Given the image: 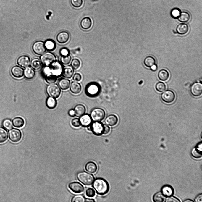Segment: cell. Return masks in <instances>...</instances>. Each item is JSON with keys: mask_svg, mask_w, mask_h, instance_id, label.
<instances>
[{"mask_svg": "<svg viewBox=\"0 0 202 202\" xmlns=\"http://www.w3.org/2000/svg\"><path fill=\"white\" fill-rule=\"evenodd\" d=\"M30 62V66L34 70H38L41 67L42 63L40 60L38 58L33 59Z\"/></svg>", "mask_w": 202, "mask_h": 202, "instance_id": "836d02e7", "label": "cell"}, {"mask_svg": "<svg viewBox=\"0 0 202 202\" xmlns=\"http://www.w3.org/2000/svg\"><path fill=\"white\" fill-rule=\"evenodd\" d=\"M72 58L70 55L65 56H61L60 58L61 63L64 65H67L70 62Z\"/></svg>", "mask_w": 202, "mask_h": 202, "instance_id": "f6af8a7d", "label": "cell"}, {"mask_svg": "<svg viewBox=\"0 0 202 202\" xmlns=\"http://www.w3.org/2000/svg\"><path fill=\"white\" fill-rule=\"evenodd\" d=\"M118 121L117 117L114 114L109 115L106 118L105 120V124L111 126L115 125L117 123Z\"/></svg>", "mask_w": 202, "mask_h": 202, "instance_id": "7402d4cb", "label": "cell"}, {"mask_svg": "<svg viewBox=\"0 0 202 202\" xmlns=\"http://www.w3.org/2000/svg\"><path fill=\"white\" fill-rule=\"evenodd\" d=\"M35 75V72L34 70L32 68L28 67L24 70L25 77L28 79H31L33 78Z\"/></svg>", "mask_w": 202, "mask_h": 202, "instance_id": "83f0119b", "label": "cell"}, {"mask_svg": "<svg viewBox=\"0 0 202 202\" xmlns=\"http://www.w3.org/2000/svg\"><path fill=\"white\" fill-rule=\"evenodd\" d=\"M78 180L85 185H92L95 180L94 176L86 172L82 171L78 173L77 174Z\"/></svg>", "mask_w": 202, "mask_h": 202, "instance_id": "3957f363", "label": "cell"}, {"mask_svg": "<svg viewBox=\"0 0 202 202\" xmlns=\"http://www.w3.org/2000/svg\"><path fill=\"white\" fill-rule=\"evenodd\" d=\"M79 120L81 125L84 127H88L91 124L92 120L90 115L84 114L80 117Z\"/></svg>", "mask_w": 202, "mask_h": 202, "instance_id": "ac0fdd59", "label": "cell"}, {"mask_svg": "<svg viewBox=\"0 0 202 202\" xmlns=\"http://www.w3.org/2000/svg\"><path fill=\"white\" fill-rule=\"evenodd\" d=\"M46 91L50 96L56 98L59 96L61 90L58 85L56 84H52L47 86Z\"/></svg>", "mask_w": 202, "mask_h": 202, "instance_id": "8992f818", "label": "cell"}, {"mask_svg": "<svg viewBox=\"0 0 202 202\" xmlns=\"http://www.w3.org/2000/svg\"><path fill=\"white\" fill-rule=\"evenodd\" d=\"M12 123L14 127L19 128L23 126L25 122L22 118L20 117H16L13 119Z\"/></svg>", "mask_w": 202, "mask_h": 202, "instance_id": "f546056e", "label": "cell"}, {"mask_svg": "<svg viewBox=\"0 0 202 202\" xmlns=\"http://www.w3.org/2000/svg\"><path fill=\"white\" fill-rule=\"evenodd\" d=\"M165 201L166 202H180V201L177 198L172 196L167 198Z\"/></svg>", "mask_w": 202, "mask_h": 202, "instance_id": "681fc988", "label": "cell"}, {"mask_svg": "<svg viewBox=\"0 0 202 202\" xmlns=\"http://www.w3.org/2000/svg\"><path fill=\"white\" fill-rule=\"evenodd\" d=\"M101 91L100 86L97 83L92 82L88 83L85 87V92L88 96L94 97L97 96Z\"/></svg>", "mask_w": 202, "mask_h": 202, "instance_id": "7a4b0ae2", "label": "cell"}, {"mask_svg": "<svg viewBox=\"0 0 202 202\" xmlns=\"http://www.w3.org/2000/svg\"><path fill=\"white\" fill-rule=\"evenodd\" d=\"M57 102L55 98L51 97H49L46 101V105L47 107L50 109H53L57 105Z\"/></svg>", "mask_w": 202, "mask_h": 202, "instance_id": "4dcf8cb0", "label": "cell"}, {"mask_svg": "<svg viewBox=\"0 0 202 202\" xmlns=\"http://www.w3.org/2000/svg\"><path fill=\"white\" fill-rule=\"evenodd\" d=\"M103 125L104 127V129L103 134L104 135L107 134H108L110 131V127L106 124H103Z\"/></svg>", "mask_w": 202, "mask_h": 202, "instance_id": "816d5d0a", "label": "cell"}, {"mask_svg": "<svg viewBox=\"0 0 202 202\" xmlns=\"http://www.w3.org/2000/svg\"><path fill=\"white\" fill-rule=\"evenodd\" d=\"M95 192L93 189L89 188L87 189L85 191V195L88 197H93L95 195Z\"/></svg>", "mask_w": 202, "mask_h": 202, "instance_id": "bcb514c9", "label": "cell"}, {"mask_svg": "<svg viewBox=\"0 0 202 202\" xmlns=\"http://www.w3.org/2000/svg\"><path fill=\"white\" fill-rule=\"evenodd\" d=\"M46 81L49 84L55 83L57 80L58 77L51 73L44 75Z\"/></svg>", "mask_w": 202, "mask_h": 202, "instance_id": "d590c367", "label": "cell"}, {"mask_svg": "<svg viewBox=\"0 0 202 202\" xmlns=\"http://www.w3.org/2000/svg\"><path fill=\"white\" fill-rule=\"evenodd\" d=\"M70 65L74 70H77L80 65V62L77 59H73L71 61Z\"/></svg>", "mask_w": 202, "mask_h": 202, "instance_id": "b9f144b4", "label": "cell"}, {"mask_svg": "<svg viewBox=\"0 0 202 202\" xmlns=\"http://www.w3.org/2000/svg\"><path fill=\"white\" fill-rule=\"evenodd\" d=\"M98 167L96 164L93 161L87 162L85 165V169L88 172L92 174L95 173L97 171Z\"/></svg>", "mask_w": 202, "mask_h": 202, "instance_id": "ffe728a7", "label": "cell"}, {"mask_svg": "<svg viewBox=\"0 0 202 202\" xmlns=\"http://www.w3.org/2000/svg\"><path fill=\"white\" fill-rule=\"evenodd\" d=\"M68 113L69 115L71 117H73L75 116V111L73 109L70 110L68 112Z\"/></svg>", "mask_w": 202, "mask_h": 202, "instance_id": "db71d44e", "label": "cell"}, {"mask_svg": "<svg viewBox=\"0 0 202 202\" xmlns=\"http://www.w3.org/2000/svg\"><path fill=\"white\" fill-rule=\"evenodd\" d=\"M176 30L178 34L181 35H184L188 32L189 30V27L186 23H180L177 26Z\"/></svg>", "mask_w": 202, "mask_h": 202, "instance_id": "603a6c76", "label": "cell"}, {"mask_svg": "<svg viewBox=\"0 0 202 202\" xmlns=\"http://www.w3.org/2000/svg\"><path fill=\"white\" fill-rule=\"evenodd\" d=\"M161 192L165 197L168 198L172 196L174 193V190L171 185L166 184L163 186Z\"/></svg>", "mask_w": 202, "mask_h": 202, "instance_id": "2e32d148", "label": "cell"}, {"mask_svg": "<svg viewBox=\"0 0 202 202\" xmlns=\"http://www.w3.org/2000/svg\"><path fill=\"white\" fill-rule=\"evenodd\" d=\"M175 95L172 90H167L161 94V98L162 101L167 103H171L175 100Z\"/></svg>", "mask_w": 202, "mask_h": 202, "instance_id": "30bf717a", "label": "cell"}, {"mask_svg": "<svg viewBox=\"0 0 202 202\" xmlns=\"http://www.w3.org/2000/svg\"><path fill=\"white\" fill-rule=\"evenodd\" d=\"M72 79L75 81H80L82 79V76L79 73H75L74 74Z\"/></svg>", "mask_w": 202, "mask_h": 202, "instance_id": "f907efd6", "label": "cell"}, {"mask_svg": "<svg viewBox=\"0 0 202 202\" xmlns=\"http://www.w3.org/2000/svg\"><path fill=\"white\" fill-rule=\"evenodd\" d=\"M70 53L69 50L65 47L61 48L59 51V53L61 56H68L70 55Z\"/></svg>", "mask_w": 202, "mask_h": 202, "instance_id": "ee69618b", "label": "cell"}, {"mask_svg": "<svg viewBox=\"0 0 202 202\" xmlns=\"http://www.w3.org/2000/svg\"><path fill=\"white\" fill-rule=\"evenodd\" d=\"M150 68V70L152 71H155L157 70L158 67L157 65L155 64L152 65Z\"/></svg>", "mask_w": 202, "mask_h": 202, "instance_id": "11a10c76", "label": "cell"}, {"mask_svg": "<svg viewBox=\"0 0 202 202\" xmlns=\"http://www.w3.org/2000/svg\"><path fill=\"white\" fill-rule=\"evenodd\" d=\"M11 72L14 77L16 78H19L23 76L24 70L19 66L15 65L12 68Z\"/></svg>", "mask_w": 202, "mask_h": 202, "instance_id": "e0dca14e", "label": "cell"}, {"mask_svg": "<svg viewBox=\"0 0 202 202\" xmlns=\"http://www.w3.org/2000/svg\"><path fill=\"white\" fill-rule=\"evenodd\" d=\"M93 187L98 195H104L107 194L110 189L109 184L105 179L101 177L94 180Z\"/></svg>", "mask_w": 202, "mask_h": 202, "instance_id": "6da1fadb", "label": "cell"}, {"mask_svg": "<svg viewBox=\"0 0 202 202\" xmlns=\"http://www.w3.org/2000/svg\"><path fill=\"white\" fill-rule=\"evenodd\" d=\"M74 110L75 113V116L80 117L85 114L86 108L83 104H78L75 107Z\"/></svg>", "mask_w": 202, "mask_h": 202, "instance_id": "d4e9b609", "label": "cell"}, {"mask_svg": "<svg viewBox=\"0 0 202 202\" xmlns=\"http://www.w3.org/2000/svg\"><path fill=\"white\" fill-rule=\"evenodd\" d=\"M159 79L162 81L167 80L169 77V74L168 71L164 69L160 70L158 74Z\"/></svg>", "mask_w": 202, "mask_h": 202, "instance_id": "f1b7e54d", "label": "cell"}, {"mask_svg": "<svg viewBox=\"0 0 202 202\" xmlns=\"http://www.w3.org/2000/svg\"><path fill=\"white\" fill-rule=\"evenodd\" d=\"M40 59L41 63L45 66H50L56 61V57L53 53L47 52L41 55Z\"/></svg>", "mask_w": 202, "mask_h": 202, "instance_id": "277c9868", "label": "cell"}, {"mask_svg": "<svg viewBox=\"0 0 202 202\" xmlns=\"http://www.w3.org/2000/svg\"><path fill=\"white\" fill-rule=\"evenodd\" d=\"M181 12V9L177 7L172 8L170 11V15L173 19H177L180 16Z\"/></svg>", "mask_w": 202, "mask_h": 202, "instance_id": "8d00e7d4", "label": "cell"}, {"mask_svg": "<svg viewBox=\"0 0 202 202\" xmlns=\"http://www.w3.org/2000/svg\"><path fill=\"white\" fill-rule=\"evenodd\" d=\"M71 5L74 7L78 8L82 5L83 0H70Z\"/></svg>", "mask_w": 202, "mask_h": 202, "instance_id": "7bdbcfd3", "label": "cell"}, {"mask_svg": "<svg viewBox=\"0 0 202 202\" xmlns=\"http://www.w3.org/2000/svg\"><path fill=\"white\" fill-rule=\"evenodd\" d=\"M92 25V21L88 17H85L83 18L80 22V25L83 29L87 30L90 29Z\"/></svg>", "mask_w": 202, "mask_h": 202, "instance_id": "d6986e66", "label": "cell"}, {"mask_svg": "<svg viewBox=\"0 0 202 202\" xmlns=\"http://www.w3.org/2000/svg\"><path fill=\"white\" fill-rule=\"evenodd\" d=\"M92 120L100 122L103 120L105 116V112L102 108H96L91 111L90 115Z\"/></svg>", "mask_w": 202, "mask_h": 202, "instance_id": "5b68a950", "label": "cell"}, {"mask_svg": "<svg viewBox=\"0 0 202 202\" xmlns=\"http://www.w3.org/2000/svg\"><path fill=\"white\" fill-rule=\"evenodd\" d=\"M202 141H201L198 143L195 147L197 148L202 151Z\"/></svg>", "mask_w": 202, "mask_h": 202, "instance_id": "9f6ffc18", "label": "cell"}, {"mask_svg": "<svg viewBox=\"0 0 202 202\" xmlns=\"http://www.w3.org/2000/svg\"><path fill=\"white\" fill-rule=\"evenodd\" d=\"M17 62L19 66L21 67L26 68L29 66L30 59V57L27 55H22L18 58Z\"/></svg>", "mask_w": 202, "mask_h": 202, "instance_id": "9a60e30c", "label": "cell"}, {"mask_svg": "<svg viewBox=\"0 0 202 202\" xmlns=\"http://www.w3.org/2000/svg\"><path fill=\"white\" fill-rule=\"evenodd\" d=\"M70 83V81L69 79L62 78L59 81V86L62 89L66 90L69 88Z\"/></svg>", "mask_w": 202, "mask_h": 202, "instance_id": "4316f807", "label": "cell"}, {"mask_svg": "<svg viewBox=\"0 0 202 202\" xmlns=\"http://www.w3.org/2000/svg\"><path fill=\"white\" fill-rule=\"evenodd\" d=\"M183 202H194V201L193 200L190 199H186L183 201Z\"/></svg>", "mask_w": 202, "mask_h": 202, "instance_id": "680465c9", "label": "cell"}, {"mask_svg": "<svg viewBox=\"0 0 202 202\" xmlns=\"http://www.w3.org/2000/svg\"><path fill=\"white\" fill-rule=\"evenodd\" d=\"M44 44L46 50L51 51L54 50L56 46L55 42L53 40L48 39L45 41Z\"/></svg>", "mask_w": 202, "mask_h": 202, "instance_id": "484cf974", "label": "cell"}, {"mask_svg": "<svg viewBox=\"0 0 202 202\" xmlns=\"http://www.w3.org/2000/svg\"><path fill=\"white\" fill-rule=\"evenodd\" d=\"M71 123L72 125L75 127H78L81 125L79 119L77 118L73 119L71 121Z\"/></svg>", "mask_w": 202, "mask_h": 202, "instance_id": "c3c4849f", "label": "cell"}, {"mask_svg": "<svg viewBox=\"0 0 202 202\" xmlns=\"http://www.w3.org/2000/svg\"><path fill=\"white\" fill-rule=\"evenodd\" d=\"M95 201L94 199L92 198H87L85 199V202H94Z\"/></svg>", "mask_w": 202, "mask_h": 202, "instance_id": "6f0895ef", "label": "cell"}, {"mask_svg": "<svg viewBox=\"0 0 202 202\" xmlns=\"http://www.w3.org/2000/svg\"><path fill=\"white\" fill-rule=\"evenodd\" d=\"M85 197L81 195H77L74 197L72 199L71 201L75 202H85Z\"/></svg>", "mask_w": 202, "mask_h": 202, "instance_id": "7dc6e473", "label": "cell"}, {"mask_svg": "<svg viewBox=\"0 0 202 202\" xmlns=\"http://www.w3.org/2000/svg\"><path fill=\"white\" fill-rule=\"evenodd\" d=\"M74 73V69L70 66H67L64 68L62 73L63 77L67 78H70Z\"/></svg>", "mask_w": 202, "mask_h": 202, "instance_id": "cb8c5ba5", "label": "cell"}, {"mask_svg": "<svg viewBox=\"0 0 202 202\" xmlns=\"http://www.w3.org/2000/svg\"><path fill=\"white\" fill-rule=\"evenodd\" d=\"M49 67L50 73L58 77L62 75L64 67L61 62L56 60L53 62Z\"/></svg>", "mask_w": 202, "mask_h": 202, "instance_id": "52a82bcc", "label": "cell"}, {"mask_svg": "<svg viewBox=\"0 0 202 202\" xmlns=\"http://www.w3.org/2000/svg\"><path fill=\"white\" fill-rule=\"evenodd\" d=\"M143 63L144 65L148 67H151L155 64L156 60L154 58L151 56H148L145 58Z\"/></svg>", "mask_w": 202, "mask_h": 202, "instance_id": "e575fe53", "label": "cell"}, {"mask_svg": "<svg viewBox=\"0 0 202 202\" xmlns=\"http://www.w3.org/2000/svg\"><path fill=\"white\" fill-rule=\"evenodd\" d=\"M32 49L33 52L38 55H41L44 53L46 50L44 42L39 40L35 42L32 46Z\"/></svg>", "mask_w": 202, "mask_h": 202, "instance_id": "ba28073f", "label": "cell"}, {"mask_svg": "<svg viewBox=\"0 0 202 202\" xmlns=\"http://www.w3.org/2000/svg\"><path fill=\"white\" fill-rule=\"evenodd\" d=\"M68 187L72 192L76 193H80L84 191V188L83 185L78 182H73L70 183Z\"/></svg>", "mask_w": 202, "mask_h": 202, "instance_id": "4fadbf2b", "label": "cell"}, {"mask_svg": "<svg viewBox=\"0 0 202 202\" xmlns=\"http://www.w3.org/2000/svg\"><path fill=\"white\" fill-rule=\"evenodd\" d=\"M190 18V15L186 11L181 12L180 16L177 19L180 22L185 23L188 21Z\"/></svg>", "mask_w": 202, "mask_h": 202, "instance_id": "1f68e13d", "label": "cell"}, {"mask_svg": "<svg viewBox=\"0 0 202 202\" xmlns=\"http://www.w3.org/2000/svg\"><path fill=\"white\" fill-rule=\"evenodd\" d=\"M81 86L80 83L76 81L71 82L70 89L72 93L75 94H78L81 92Z\"/></svg>", "mask_w": 202, "mask_h": 202, "instance_id": "44dd1931", "label": "cell"}, {"mask_svg": "<svg viewBox=\"0 0 202 202\" xmlns=\"http://www.w3.org/2000/svg\"><path fill=\"white\" fill-rule=\"evenodd\" d=\"M9 137L11 142L16 143L20 141L21 139L22 134L19 129L13 128L9 131Z\"/></svg>", "mask_w": 202, "mask_h": 202, "instance_id": "9c48e42d", "label": "cell"}, {"mask_svg": "<svg viewBox=\"0 0 202 202\" xmlns=\"http://www.w3.org/2000/svg\"><path fill=\"white\" fill-rule=\"evenodd\" d=\"M202 194L201 193L197 195L195 199V202H202Z\"/></svg>", "mask_w": 202, "mask_h": 202, "instance_id": "f5cc1de1", "label": "cell"}, {"mask_svg": "<svg viewBox=\"0 0 202 202\" xmlns=\"http://www.w3.org/2000/svg\"><path fill=\"white\" fill-rule=\"evenodd\" d=\"M90 127L91 130L94 135L100 136L103 134L104 127L103 124L100 122H93Z\"/></svg>", "mask_w": 202, "mask_h": 202, "instance_id": "8fae6325", "label": "cell"}, {"mask_svg": "<svg viewBox=\"0 0 202 202\" xmlns=\"http://www.w3.org/2000/svg\"><path fill=\"white\" fill-rule=\"evenodd\" d=\"M155 87L157 91L159 92H162L165 90L166 87L164 83L159 81L156 83Z\"/></svg>", "mask_w": 202, "mask_h": 202, "instance_id": "ab89813d", "label": "cell"}, {"mask_svg": "<svg viewBox=\"0 0 202 202\" xmlns=\"http://www.w3.org/2000/svg\"><path fill=\"white\" fill-rule=\"evenodd\" d=\"M70 38V34L67 32L62 31L58 33L56 36V39L59 43L64 44L69 41Z\"/></svg>", "mask_w": 202, "mask_h": 202, "instance_id": "5bb4252c", "label": "cell"}, {"mask_svg": "<svg viewBox=\"0 0 202 202\" xmlns=\"http://www.w3.org/2000/svg\"><path fill=\"white\" fill-rule=\"evenodd\" d=\"M8 138V133L5 128L0 127V143L5 142Z\"/></svg>", "mask_w": 202, "mask_h": 202, "instance_id": "d6a6232c", "label": "cell"}, {"mask_svg": "<svg viewBox=\"0 0 202 202\" xmlns=\"http://www.w3.org/2000/svg\"><path fill=\"white\" fill-rule=\"evenodd\" d=\"M202 85L201 83L195 82L191 86L190 91L192 95L195 97H198L202 94Z\"/></svg>", "mask_w": 202, "mask_h": 202, "instance_id": "7c38bea8", "label": "cell"}, {"mask_svg": "<svg viewBox=\"0 0 202 202\" xmlns=\"http://www.w3.org/2000/svg\"><path fill=\"white\" fill-rule=\"evenodd\" d=\"M12 123L11 120L9 119L4 120L2 122L3 127L6 130H10L12 127Z\"/></svg>", "mask_w": 202, "mask_h": 202, "instance_id": "60d3db41", "label": "cell"}, {"mask_svg": "<svg viewBox=\"0 0 202 202\" xmlns=\"http://www.w3.org/2000/svg\"><path fill=\"white\" fill-rule=\"evenodd\" d=\"M165 197L161 192H158L153 195V199L155 202H163L164 201Z\"/></svg>", "mask_w": 202, "mask_h": 202, "instance_id": "74e56055", "label": "cell"}, {"mask_svg": "<svg viewBox=\"0 0 202 202\" xmlns=\"http://www.w3.org/2000/svg\"><path fill=\"white\" fill-rule=\"evenodd\" d=\"M191 154L192 156L195 158L198 159L202 157V151L195 147L192 149Z\"/></svg>", "mask_w": 202, "mask_h": 202, "instance_id": "f35d334b", "label": "cell"}]
</instances>
